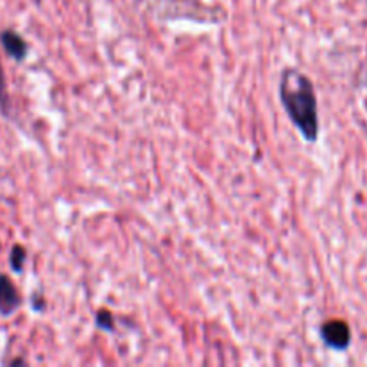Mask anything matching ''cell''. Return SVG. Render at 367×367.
I'll return each instance as SVG.
<instances>
[{"label":"cell","mask_w":367,"mask_h":367,"mask_svg":"<svg viewBox=\"0 0 367 367\" xmlns=\"http://www.w3.org/2000/svg\"><path fill=\"white\" fill-rule=\"evenodd\" d=\"M95 323H97V326H99V328L106 330V332H111V330H115L113 315H111V312H108V310L99 312V314L95 315Z\"/></svg>","instance_id":"6"},{"label":"cell","mask_w":367,"mask_h":367,"mask_svg":"<svg viewBox=\"0 0 367 367\" xmlns=\"http://www.w3.org/2000/svg\"><path fill=\"white\" fill-rule=\"evenodd\" d=\"M20 305H22V299L15 283L9 280V276L0 274V315L8 317L15 314Z\"/></svg>","instance_id":"3"},{"label":"cell","mask_w":367,"mask_h":367,"mask_svg":"<svg viewBox=\"0 0 367 367\" xmlns=\"http://www.w3.org/2000/svg\"><path fill=\"white\" fill-rule=\"evenodd\" d=\"M0 41H2V47L8 53V56L13 57L15 62H23L26 59L29 47H27L26 39L18 35V32L8 29V31L0 35Z\"/></svg>","instance_id":"4"},{"label":"cell","mask_w":367,"mask_h":367,"mask_svg":"<svg viewBox=\"0 0 367 367\" xmlns=\"http://www.w3.org/2000/svg\"><path fill=\"white\" fill-rule=\"evenodd\" d=\"M280 99L287 117L306 142H315L319 135V113L314 84L296 68H285L280 81Z\"/></svg>","instance_id":"1"},{"label":"cell","mask_w":367,"mask_h":367,"mask_svg":"<svg viewBox=\"0 0 367 367\" xmlns=\"http://www.w3.org/2000/svg\"><path fill=\"white\" fill-rule=\"evenodd\" d=\"M321 337L324 344L337 351H344L351 344V330L346 321L333 319L321 326Z\"/></svg>","instance_id":"2"},{"label":"cell","mask_w":367,"mask_h":367,"mask_svg":"<svg viewBox=\"0 0 367 367\" xmlns=\"http://www.w3.org/2000/svg\"><path fill=\"white\" fill-rule=\"evenodd\" d=\"M27 253L23 250L22 245H13V250H11V254H9V263H11V269L15 272H22L23 263H26Z\"/></svg>","instance_id":"5"},{"label":"cell","mask_w":367,"mask_h":367,"mask_svg":"<svg viewBox=\"0 0 367 367\" xmlns=\"http://www.w3.org/2000/svg\"><path fill=\"white\" fill-rule=\"evenodd\" d=\"M0 106L2 110H8V97H6V81L4 74H2V68H0Z\"/></svg>","instance_id":"7"}]
</instances>
